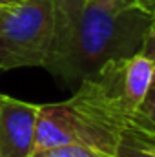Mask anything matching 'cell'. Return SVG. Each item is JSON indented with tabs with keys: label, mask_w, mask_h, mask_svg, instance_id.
<instances>
[{
	"label": "cell",
	"mask_w": 155,
	"mask_h": 157,
	"mask_svg": "<svg viewBox=\"0 0 155 157\" xmlns=\"http://www.w3.org/2000/svg\"><path fill=\"white\" fill-rule=\"evenodd\" d=\"M62 144H78L113 157L120 146V139L80 115L66 101L40 104L35 152Z\"/></svg>",
	"instance_id": "4"
},
{
	"label": "cell",
	"mask_w": 155,
	"mask_h": 157,
	"mask_svg": "<svg viewBox=\"0 0 155 157\" xmlns=\"http://www.w3.org/2000/svg\"><path fill=\"white\" fill-rule=\"evenodd\" d=\"M146 152H148V154H152V155H155V146H153V148H148Z\"/></svg>",
	"instance_id": "11"
},
{
	"label": "cell",
	"mask_w": 155,
	"mask_h": 157,
	"mask_svg": "<svg viewBox=\"0 0 155 157\" xmlns=\"http://www.w3.org/2000/svg\"><path fill=\"white\" fill-rule=\"evenodd\" d=\"M153 20L126 0H55L53 40L42 68L80 84L108 62L139 53Z\"/></svg>",
	"instance_id": "1"
},
{
	"label": "cell",
	"mask_w": 155,
	"mask_h": 157,
	"mask_svg": "<svg viewBox=\"0 0 155 157\" xmlns=\"http://www.w3.org/2000/svg\"><path fill=\"white\" fill-rule=\"evenodd\" d=\"M40 104L0 93V157H31L35 154Z\"/></svg>",
	"instance_id": "5"
},
{
	"label": "cell",
	"mask_w": 155,
	"mask_h": 157,
	"mask_svg": "<svg viewBox=\"0 0 155 157\" xmlns=\"http://www.w3.org/2000/svg\"><path fill=\"white\" fill-rule=\"evenodd\" d=\"M24 0H0V7H9V6H15V4H20Z\"/></svg>",
	"instance_id": "10"
},
{
	"label": "cell",
	"mask_w": 155,
	"mask_h": 157,
	"mask_svg": "<svg viewBox=\"0 0 155 157\" xmlns=\"http://www.w3.org/2000/svg\"><path fill=\"white\" fill-rule=\"evenodd\" d=\"M153 78V62L142 51L112 60L84 78L66 101L80 115L112 132L120 143L153 148L155 126L144 117L142 104Z\"/></svg>",
	"instance_id": "2"
},
{
	"label": "cell",
	"mask_w": 155,
	"mask_h": 157,
	"mask_svg": "<svg viewBox=\"0 0 155 157\" xmlns=\"http://www.w3.org/2000/svg\"><path fill=\"white\" fill-rule=\"evenodd\" d=\"M126 2L155 18V0H126Z\"/></svg>",
	"instance_id": "9"
},
{
	"label": "cell",
	"mask_w": 155,
	"mask_h": 157,
	"mask_svg": "<svg viewBox=\"0 0 155 157\" xmlns=\"http://www.w3.org/2000/svg\"><path fill=\"white\" fill-rule=\"evenodd\" d=\"M2 9H4V7H0V13H2Z\"/></svg>",
	"instance_id": "12"
},
{
	"label": "cell",
	"mask_w": 155,
	"mask_h": 157,
	"mask_svg": "<svg viewBox=\"0 0 155 157\" xmlns=\"http://www.w3.org/2000/svg\"><path fill=\"white\" fill-rule=\"evenodd\" d=\"M31 157H112V155H106V154H102L99 150L78 146V144H62V146L39 150Z\"/></svg>",
	"instance_id": "7"
},
{
	"label": "cell",
	"mask_w": 155,
	"mask_h": 157,
	"mask_svg": "<svg viewBox=\"0 0 155 157\" xmlns=\"http://www.w3.org/2000/svg\"><path fill=\"white\" fill-rule=\"evenodd\" d=\"M141 51L146 57H150V60L153 62V78H152V86H150L148 95H146L144 104H142V113L155 126V20L148 31V35H146V40H144Z\"/></svg>",
	"instance_id": "6"
},
{
	"label": "cell",
	"mask_w": 155,
	"mask_h": 157,
	"mask_svg": "<svg viewBox=\"0 0 155 157\" xmlns=\"http://www.w3.org/2000/svg\"><path fill=\"white\" fill-rule=\"evenodd\" d=\"M55 29V0H24L0 13V70L44 66Z\"/></svg>",
	"instance_id": "3"
},
{
	"label": "cell",
	"mask_w": 155,
	"mask_h": 157,
	"mask_svg": "<svg viewBox=\"0 0 155 157\" xmlns=\"http://www.w3.org/2000/svg\"><path fill=\"white\" fill-rule=\"evenodd\" d=\"M113 157H155V155L148 154L142 148H135V146H130V144L120 143V146L117 148V152Z\"/></svg>",
	"instance_id": "8"
}]
</instances>
